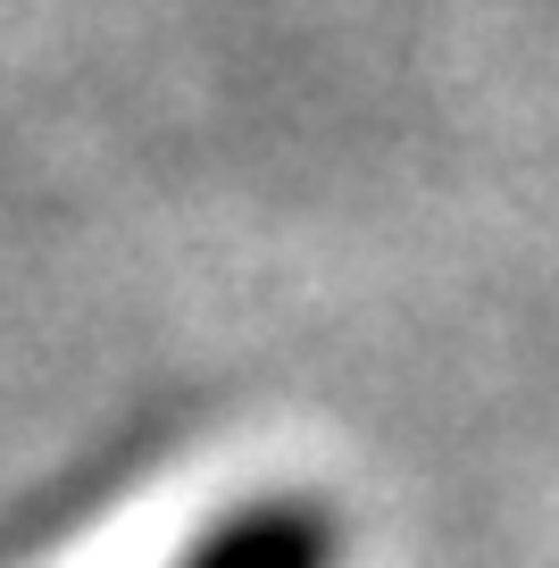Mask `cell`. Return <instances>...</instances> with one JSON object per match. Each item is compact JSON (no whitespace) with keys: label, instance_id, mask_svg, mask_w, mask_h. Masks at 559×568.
Listing matches in <instances>:
<instances>
[{"label":"cell","instance_id":"cell-1","mask_svg":"<svg viewBox=\"0 0 559 568\" xmlns=\"http://www.w3.org/2000/svg\"><path fill=\"white\" fill-rule=\"evenodd\" d=\"M184 568H334V518L309 501H260L210 527V544Z\"/></svg>","mask_w":559,"mask_h":568}]
</instances>
